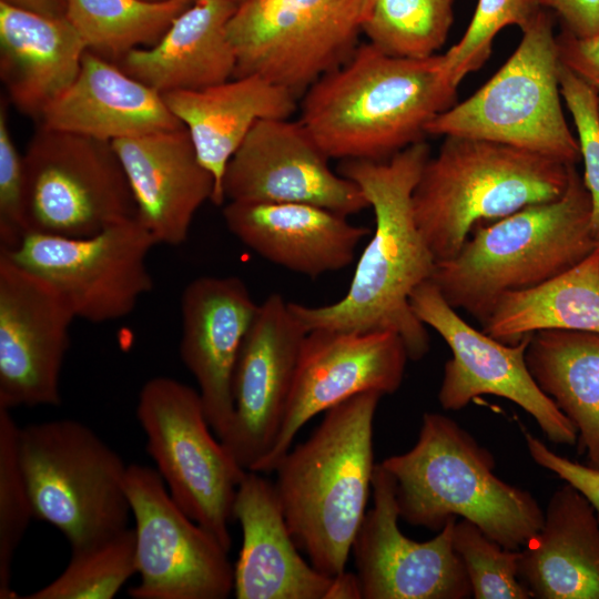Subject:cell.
I'll use <instances>...</instances> for the list:
<instances>
[{
	"label": "cell",
	"instance_id": "1",
	"mask_svg": "<svg viewBox=\"0 0 599 599\" xmlns=\"http://www.w3.org/2000/svg\"><path fill=\"white\" fill-rule=\"evenodd\" d=\"M430 156L423 140L383 161L344 160L338 173L354 181L375 215V229L364 248L346 294L337 302L309 306L290 302L306 332H393L410 361L429 351V336L412 309V292L432 278L436 260L415 222L412 196Z\"/></svg>",
	"mask_w": 599,
	"mask_h": 599
},
{
	"label": "cell",
	"instance_id": "2",
	"mask_svg": "<svg viewBox=\"0 0 599 599\" xmlns=\"http://www.w3.org/2000/svg\"><path fill=\"white\" fill-rule=\"evenodd\" d=\"M444 55H388L370 43L303 94L300 121L328 159L383 161L423 141L456 102Z\"/></svg>",
	"mask_w": 599,
	"mask_h": 599
},
{
	"label": "cell",
	"instance_id": "3",
	"mask_svg": "<svg viewBox=\"0 0 599 599\" xmlns=\"http://www.w3.org/2000/svg\"><path fill=\"white\" fill-rule=\"evenodd\" d=\"M382 394L356 395L325 412L273 473L277 498L301 551L322 573L345 570L373 487L374 418Z\"/></svg>",
	"mask_w": 599,
	"mask_h": 599
},
{
	"label": "cell",
	"instance_id": "4",
	"mask_svg": "<svg viewBox=\"0 0 599 599\" xmlns=\"http://www.w3.org/2000/svg\"><path fill=\"white\" fill-rule=\"evenodd\" d=\"M379 464L395 481L399 518L410 526L439 531L460 517L519 550L544 524L535 497L496 476L491 453L439 413H425L416 444Z\"/></svg>",
	"mask_w": 599,
	"mask_h": 599
},
{
	"label": "cell",
	"instance_id": "5",
	"mask_svg": "<svg viewBox=\"0 0 599 599\" xmlns=\"http://www.w3.org/2000/svg\"><path fill=\"white\" fill-rule=\"evenodd\" d=\"M598 246L590 195L573 166L559 199L477 229L454 257L436 262L430 280L450 306L483 325L504 295L550 281Z\"/></svg>",
	"mask_w": 599,
	"mask_h": 599
},
{
	"label": "cell",
	"instance_id": "6",
	"mask_svg": "<svg viewBox=\"0 0 599 599\" xmlns=\"http://www.w3.org/2000/svg\"><path fill=\"white\" fill-rule=\"evenodd\" d=\"M573 166L502 143L444 136L413 191L415 222L436 262L451 258L478 222L559 199Z\"/></svg>",
	"mask_w": 599,
	"mask_h": 599
},
{
	"label": "cell",
	"instance_id": "7",
	"mask_svg": "<svg viewBox=\"0 0 599 599\" xmlns=\"http://www.w3.org/2000/svg\"><path fill=\"white\" fill-rule=\"evenodd\" d=\"M19 459L34 517L72 550L128 527V466L88 425L70 418L20 426Z\"/></svg>",
	"mask_w": 599,
	"mask_h": 599
},
{
	"label": "cell",
	"instance_id": "8",
	"mask_svg": "<svg viewBox=\"0 0 599 599\" xmlns=\"http://www.w3.org/2000/svg\"><path fill=\"white\" fill-rule=\"evenodd\" d=\"M559 64L552 20L542 10L502 67L435 116L426 134L493 141L576 165L580 150L562 112Z\"/></svg>",
	"mask_w": 599,
	"mask_h": 599
},
{
	"label": "cell",
	"instance_id": "9",
	"mask_svg": "<svg viewBox=\"0 0 599 599\" xmlns=\"http://www.w3.org/2000/svg\"><path fill=\"white\" fill-rule=\"evenodd\" d=\"M135 413L148 454L173 500L230 551L233 504L247 470L214 434L197 389L167 376L150 378L139 392Z\"/></svg>",
	"mask_w": 599,
	"mask_h": 599
},
{
	"label": "cell",
	"instance_id": "10",
	"mask_svg": "<svg viewBox=\"0 0 599 599\" xmlns=\"http://www.w3.org/2000/svg\"><path fill=\"white\" fill-rule=\"evenodd\" d=\"M367 0H247L226 27L233 78L257 74L297 99L358 47Z\"/></svg>",
	"mask_w": 599,
	"mask_h": 599
},
{
	"label": "cell",
	"instance_id": "11",
	"mask_svg": "<svg viewBox=\"0 0 599 599\" xmlns=\"http://www.w3.org/2000/svg\"><path fill=\"white\" fill-rule=\"evenodd\" d=\"M23 163L29 232L82 237L135 217L112 142L39 125Z\"/></svg>",
	"mask_w": 599,
	"mask_h": 599
},
{
	"label": "cell",
	"instance_id": "12",
	"mask_svg": "<svg viewBox=\"0 0 599 599\" xmlns=\"http://www.w3.org/2000/svg\"><path fill=\"white\" fill-rule=\"evenodd\" d=\"M158 245L132 217L90 236L29 232L11 252H0L54 285L77 318L121 319L153 287L146 258Z\"/></svg>",
	"mask_w": 599,
	"mask_h": 599
},
{
	"label": "cell",
	"instance_id": "13",
	"mask_svg": "<svg viewBox=\"0 0 599 599\" xmlns=\"http://www.w3.org/2000/svg\"><path fill=\"white\" fill-rule=\"evenodd\" d=\"M125 489L134 519L133 599H225L233 592L229 551L171 497L155 468L130 464Z\"/></svg>",
	"mask_w": 599,
	"mask_h": 599
},
{
	"label": "cell",
	"instance_id": "14",
	"mask_svg": "<svg viewBox=\"0 0 599 599\" xmlns=\"http://www.w3.org/2000/svg\"><path fill=\"white\" fill-rule=\"evenodd\" d=\"M409 303L419 321L435 329L451 352L438 390L445 410H459L476 397L495 395L534 417L551 443L577 444L572 423L529 373L525 354L531 334L516 344H506L474 328L446 302L432 280L412 292Z\"/></svg>",
	"mask_w": 599,
	"mask_h": 599
},
{
	"label": "cell",
	"instance_id": "15",
	"mask_svg": "<svg viewBox=\"0 0 599 599\" xmlns=\"http://www.w3.org/2000/svg\"><path fill=\"white\" fill-rule=\"evenodd\" d=\"M75 318L54 285L0 253V407L61 404Z\"/></svg>",
	"mask_w": 599,
	"mask_h": 599
},
{
	"label": "cell",
	"instance_id": "16",
	"mask_svg": "<svg viewBox=\"0 0 599 599\" xmlns=\"http://www.w3.org/2000/svg\"><path fill=\"white\" fill-rule=\"evenodd\" d=\"M408 359L404 341L393 332H307L278 436L256 473H272L317 414L363 393H395Z\"/></svg>",
	"mask_w": 599,
	"mask_h": 599
},
{
	"label": "cell",
	"instance_id": "17",
	"mask_svg": "<svg viewBox=\"0 0 599 599\" xmlns=\"http://www.w3.org/2000/svg\"><path fill=\"white\" fill-rule=\"evenodd\" d=\"M306 333L281 294L258 304L233 373L232 419L220 439L245 470L258 471L273 449Z\"/></svg>",
	"mask_w": 599,
	"mask_h": 599
},
{
	"label": "cell",
	"instance_id": "18",
	"mask_svg": "<svg viewBox=\"0 0 599 599\" xmlns=\"http://www.w3.org/2000/svg\"><path fill=\"white\" fill-rule=\"evenodd\" d=\"M373 507L366 512L352 552L363 599H465L470 581L453 545L457 518L427 541L406 537L398 526L395 481L376 464Z\"/></svg>",
	"mask_w": 599,
	"mask_h": 599
},
{
	"label": "cell",
	"instance_id": "19",
	"mask_svg": "<svg viewBox=\"0 0 599 599\" xmlns=\"http://www.w3.org/2000/svg\"><path fill=\"white\" fill-rule=\"evenodd\" d=\"M301 121H258L229 161L227 202L305 203L349 216L369 207L362 189L335 173Z\"/></svg>",
	"mask_w": 599,
	"mask_h": 599
},
{
	"label": "cell",
	"instance_id": "20",
	"mask_svg": "<svg viewBox=\"0 0 599 599\" xmlns=\"http://www.w3.org/2000/svg\"><path fill=\"white\" fill-rule=\"evenodd\" d=\"M180 308V357L221 439L233 415L235 364L258 304L237 276H200L184 287Z\"/></svg>",
	"mask_w": 599,
	"mask_h": 599
},
{
	"label": "cell",
	"instance_id": "21",
	"mask_svg": "<svg viewBox=\"0 0 599 599\" xmlns=\"http://www.w3.org/2000/svg\"><path fill=\"white\" fill-rule=\"evenodd\" d=\"M112 145L136 220L158 244L184 243L196 212L215 192L214 176L200 162L186 128L119 139Z\"/></svg>",
	"mask_w": 599,
	"mask_h": 599
},
{
	"label": "cell",
	"instance_id": "22",
	"mask_svg": "<svg viewBox=\"0 0 599 599\" xmlns=\"http://www.w3.org/2000/svg\"><path fill=\"white\" fill-rule=\"evenodd\" d=\"M242 530L234 566L237 599H325L332 577L306 561L287 526L274 483L246 471L233 504Z\"/></svg>",
	"mask_w": 599,
	"mask_h": 599
},
{
	"label": "cell",
	"instance_id": "23",
	"mask_svg": "<svg viewBox=\"0 0 599 599\" xmlns=\"http://www.w3.org/2000/svg\"><path fill=\"white\" fill-rule=\"evenodd\" d=\"M227 230L266 261L312 278L347 267L372 232L305 203L227 202Z\"/></svg>",
	"mask_w": 599,
	"mask_h": 599
},
{
	"label": "cell",
	"instance_id": "24",
	"mask_svg": "<svg viewBox=\"0 0 599 599\" xmlns=\"http://www.w3.org/2000/svg\"><path fill=\"white\" fill-rule=\"evenodd\" d=\"M38 122L109 142L184 126L160 92L89 50L73 83Z\"/></svg>",
	"mask_w": 599,
	"mask_h": 599
},
{
	"label": "cell",
	"instance_id": "25",
	"mask_svg": "<svg viewBox=\"0 0 599 599\" xmlns=\"http://www.w3.org/2000/svg\"><path fill=\"white\" fill-rule=\"evenodd\" d=\"M162 95L189 131L200 162L214 176L212 202L216 205L225 202L226 165L252 128L265 119H288L297 109V98L290 90L257 74Z\"/></svg>",
	"mask_w": 599,
	"mask_h": 599
},
{
	"label": "cell",
	"instance_id": "26",
	"mask_svg": "<svg viewBox=\"0 0 599 599\" xmlns=\"http://www.w3.org/2000/svg\"><path fill=\"white\" fill-rule=\"evenodd\" d=\"M544 524L519 549L518 578L537 599H599V516L565 481L551 495Z\"/></svg>",
	"mask_w": 599,
	"mask_h": 599
},
{
	"label": "cell",
	"instance_id": "27",
	"mask_svg": "<svg viewBox=\"0 0 599 599\" xmlns=\"http://www.w3.org/2000/svg\"><path fill=\"white\" fill-rule=\"evenodd\" d=\"M88 48L65 17L0 1V78L10 102L39 121L78 77Z\"/></svg>",
	"mask_w": 599,
	"mask_h": 599
},
{
	"label": "cell",
	"instance_id": "28",
	"mask_svg": "<svg viewBox=\"0 0 599 599\" xmlns=\"http://www.w3.org/2000/svg\"><path fill=\"white\" fill-rule=\"evenodd\" d=\"M235 9L230 0H194L155 44L130 51L116 64L161 94L231 80L236 58L226 27Z\"/></svg>",
	"mask_w": 599,
	"mask_h": 599
},
{
	"label": "cell",
	"instance_id": "29",
	"mask_svg": "<svg viewBox=\"0 0 599 599\" xmlns=\"http://www.w3.org/2000/svg\"><path fill=\"white\" fill-rule=\"evenodd\" d=\"M525 358L538 387L575 426L579 454L599 468V334L537 331Z\"/></svg>",
	"mask_w": 599,
	"mask_h": 599
},
{
	"label": "cell",
	"instance_id": "30",
	"mask_svg": "<svg viewBox=\"0 0 599 599\" xmlns=\"http://www.w3.org/2000/svg\"><path fill=\"white\" fill-rule=\"evenodd\" d=\"M541 329L599 334V246L550 281L504 295L481 331L506 344H516Z\"/></svg>",
	"mask_w": 599,
	"mask_h": 599
},
{
	"label": "cell",
	"instance_id": "31",
	"mask_svg": "<svg viewBox=\"0 0 599 599\" xmlns=\"http://www.w3.org/2000/svg\"><path fill=\"white\" fill-rule=\"evenodd\" d=\"M65 18L89 51L118 63L155 44L193 0H65Z\"/></svg>",
	"mask_w": 599,
	"mask_h": 599
},
{
	"label": "cell",
	"instance_id": "32",
	"mask_svg": "<svg viewBox=\"0 0 599 599\" xmlns=\"http://www.w3.org/2000/svg\"><path fill=\"white\" fill-rule=\"evenodd\" d=\"M449 0H367L362 33L382 52L408 59L436 54L453 24Z\"/></svg>",
	"mask_w": 599,
	"mask_h": 599
},
{
	"label": "cell",
	"instance_id": "33",
	"mask_svg": "<svg viewBox=\"0 0 599 599\" xmlns=\"http://www.w3.org/2000/svg\"><path fill=\"white\" fill-rule=\"evenodd\" d=\"M136 573L134 528L72 550L64 570L23 599H112Z\"/></svg>",
	"mask_w": 599,
	"mask_h": 599
},
{
	"label": "cell",
	"instance_id": "34",
	"mask_svg": "<svg viewBox=\"0 0 599 599\" xmlns=\"http://www.w3.org/2000/svg\"><path fill=\"white\" fill-rule=\"evenodd\" d=\"M20 426L0 407V599L19 598L11 588L12 562L34 517L19 459Z\"/></svg>",
	"mask_w": 599,
	"mask_h": 599
},
{
	"label": "cell",
	"instance_id": "35",
	"mask_svg": "<svg viewBox=\"0 0 599 599\" xmlns=\"http://www.w3.org/2000/svg\"><path fill=\"white\" fill-rule=\"evenodd\" d=\"M453 545L466 568L475 599H529L518 578L519 550L504 548L476 524L460 518L453 529Z\"/></svg>",
	"mask_w": 599,
	"mask_h": 599
},
{
	"label": "cell",
	"instance_id": "36",
	"mask_svg": "<svg viewBox=\"0 0 599 599\" xmlns=\"http://www.w3.org/2000/svg\"><path fill=\"white\" fill-rule=\"evenodd\" d=\"M542 11L540 0H478L463 38L444 55L445 70L458 88L464 78L489 58L493 41L507 26L525 30Z\"/></svg>",
	"mask_w": 599,
	"mask_h": 599
},
{
	"label": "cell",
	"instance_id": "37",
	"mask_svg": "<svg viewBox=\"0 0 599 599\" xmlns=\"http://www.w3.org/2000/svg\"><path fill=\"white\" fill-rule=\"evenodd\" d=\"M559 87L576 125L585 166L582 181L591 200V231L599 241V91L561 62Z\"/></svg>",
	"mask_w": 599,
	"mask_h": 599
},
{
	"label": "cell",
	"instance_id": "38",
	"mask_svg": "<svg viewBox=\"0 0 599 599\" xmlns=\"http://www.w3.org/2000/svg\"><path fill=\"white\" fill-rule=\"evenodd\" d=\"M23 155L8 124V103H0V252L16 250L29 233L26 219Z\"/></svg>",
	"mask_w": 599,
	"mask_h": 599
},
{
	"label": "cell",
	"instance_id": "39",
	"mask_svg": "<svg viewBox=\"0 0 599 599\" xmlns=\"http://www.w3.org/2000/svg\"><path fill=\"white\" fill-rule=\"evenodd\" d=\"M521 432L532 460L577 488L592 504L599 516V468L560 456L527 429L521 427Z\"/></svg>",
	"mask_w": 599,
	"mask_h": 599
},
{
	"label": "cell",
	"instance_id": "40",
	"mask_svg": "<svg viewBox=\"0 0 599 599\" xmlns=\"http://www.w3.org/2000/svg\"><path fill=\"white\" fill-rule=\"evenodd\" d=\"M556 42L559 61L599 91V34L578 38L564 30Z\"/></svg>",
	"mask_w": 599,
	"mask_h": 599
},
{
	"label": "cell",
	"instance_id": "41",
	"mask_svg": "<svg viewBox=\"0 0 599 599\" xmlns=\"http://www.w3.org/2000/svg\"><path fill=\"white\" fill-rule=\"evenodd\" d=\"M555 11L566 31L578 38L599 34V0H540Z\"/></svg>",
	"mask_w": 599,
	"mask_h": 599
},
{
	"label": "cell",
	"instance_id": "42",
	"mask_svg": "<svg viewBox=\"0 0 599 599\" xmlns=\"http://www.w3.org/2000/svg\"><path fill=\"white\" fill-rule=\"evenodd\" d=\"M325 599H363L362 587L356 572H343L332 577Z\"/></svg>",
	"mask_w": 599,
	"mask_h": 599
},
{
	"label": "cell",
	"instance_id": "43",
	"mask_svg": "<svg viewBox=\"0 0 599 599\" xmlns=\"http://www.w3.org/2000/svg\"><path fill=\"white\" fill-rule=\"evenodd\" d=\"M9 6L47 17H65V0H0Z\"/></svg>",
	"mask_w": 599,
	"mask_h": 599
},
{
	"label": "cell",
	"instance_id": "44",
	"mask_svg": "<svg viewBox=\"0 0 599 599\" xmlns=\"http://www.w3.org/2000/svg\"><path fill=\"white\" fill-rule=\"evenodd\" d=\"M230 1H232L237 7L247 0H230Z\"/></svg>",
	"mask_w": 599,
	"mask_h": 599
},
{
	"label": "cell",
	"instance_id": "45",
	"mask_svg": "<svg viewBox=\"0 0 599 599\" xmlns=\"http://www.w3.org/2000/svg\"><path fill=\"white\" fill-rule=\"evenodd\" d=\"M146 1H164V0H146Z\"/></svg>",
	"mask_w": 599,
	"mask_h": 599
},
{
	"label": "cell",
	"instance_id": "46",
	"mask_svg": "<svg viewBox=\"0 0 599 599\" xmlns=\"http://www.w3.org/2000/svg\"><path fill=\"white\" fill-rule=\"evenodd\" d=\"M598 113H599V98H598Z\"/></svg>",
	"mask_w": 599,
	"mask_h": 599
},
{
	"label": "cell",
	"instance_id": "47",
	"mask_svg": "<svg viewBox=\"0 0 599 599\" xmlns=\"http://www.w3.org/2000/svg\"><path fill=\"white\" fill-rule=\"evenodd\" d=\"M449 1H453V0H449Z\"/></svg>",
	"mask_w": 599,
	"mask_h": 599
},
{
	"label": "cell",
	"instance_id": "48",
	"mask_svg": "<svg viewBox=\"0 0 599 599\" xmlns=\"http://www.w3.org/2000/svg\"><path fill=\"white\" fill-rule=\"evenodd\" d=\"M194 1V0H193Z\"/></svg>",
	"mask_w": 599,
	"mask_h": 599
}]
</instances>
